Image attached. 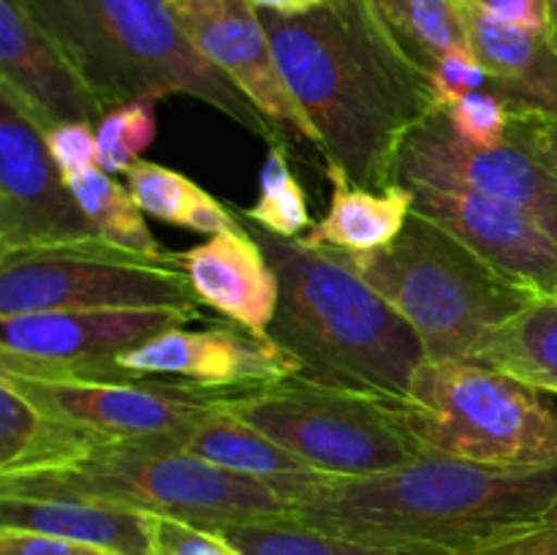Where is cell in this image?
<instances>
[{
	"mask_svg": "<svg viewBox=\"0 0 557 555\" xmlns=\"http://www.w3.org/2000/svg\"><path fill=\"white\" fill-rule=\"evenodd\" d=\"M544 134H547L549 147H553V152L557 156V123H547V120H544Z\"/></svg>",
	"mask_w": 557,
	"mask_h": 555,
	"instance_id": "cell-40",
	"label": "cell"
},
{
	"mask_svg": "<svg viewBox=\"0 0 557 555\" xmlns=\"http://www.w3.org/2000/svg\"><path fill=\"white\" fill-rule=\"evenodd\" d=\"M326 177L332 183L330 210L310 226L302 243L368 254L400 237L413 212V190L408 185L395 183L384 190L362 188L335 169H326Z\"/></svg>",
	"mask_w": 557,
	"mask_h": 555,
	"instance_id": "cell-23",
	"label": "cell"
},
{
	"mask_svg": "<svg viewBox=\"0 0 557 555\" xmlns=\"http://www.w3.org/2000/svg\"><path fill=\"white\" fill-rule=\"evenodd\" d=\"M536 528H557V495L547 504V509L539 515Z\"/></svg>",
	"mask_w": 557,
	"mask_h": 555,
	"instance_id": "cell-39",
	"label": "cell"
},
{
	"mask_svg": "<svg viewBox=\"0 0 557 555\" xmlns=\"http://www.w3.org/2000/svg\"><path fill=\"white\" fill-rule=\"evenodd\" d=\"M259 11H272V14L281 16H299L308 14V11L319 9L326 0H250Z\"/></svg>",
	"mask_w": 557,
	"mask_h": 555,
	"instance_id": "cell-38",
	"label": "cell"
},
{
	"mask_svg": "<svg viewBox=\"0 0 557 555\" xmlns=\"http://www.w3.org/2000/svg\"><path fill=\"white\" fill-rule=\"evenodd\" d=\"M228 411L326 477H370L428 457L408 424L406 397L294 375L239 392Z\"/></svg>",
	"mask_w": 557,
	"mask_h": 555,
	"instance_id": "cell-8",
	"label": "cell"
},
{
	"mask_svg": "<svg viewBox=\"0 0 557 555\" xmlns=\"http://www.w3.org/2000/svg\"><path fill=\"white\" fill-rule=\"evenodd\" d=\"M201 308H87L0 316V373L20 379H131L117 357Z\"/></svg>",
	"mask_w": 557,
	"mask_h": 555,
	"instance_id": "cell-11",
	"label": "cell"
},
{
	"mask_svg": "<svg viewBox=\"0 0 557 555\" xmlns=\"http://www.w3.org/2000/svg\"><path fill=\"white\" fill-rule=\"evenodd\" d=\"M69 188L74 190L76 201L90 218L98 237L131 254L150 256V259H172V250L163 248L152 237L150 226L145 221V210L136 205L128 185H120L112 174L92 166L85 172L69 174Z\"/></svg>",
	"mask_w": 557,
	"mask_h": 555,
	"instance_id": "cell-27",
	"label": "cell"
},
{
	"mask_svg": "<svg viewBox=\"0 0 557 555\" xmlns=\"http://www.w3.org/2000/svg\"><path fill=\"white\" fill-rule=\"evenodd\" d=\"M125 185L147 215L172 226L194 229L201 234H226L243 229V218L228 205L185 177L183 172L156 161H139L125 172Z\"/></svg>",
	"mask_w": 557,
	"mask_h": 555,
	"instance_id": "cell-25",
	"label": "cell"
},
{
	"mask_svg": "<svg viewBox=\"0 0 557 555\" xmlns=\"http://www.w3.org/2000/svg\"><path fill=\"white\" fill-rule=\"evenodd\" d=\"M341 254L417 330L428 359L471 362L498 326L547 297L417 210L386 248Z\"/></svg>",
	"mask_w": 557,
	"mask_h": 555,
	"instance_id": "cell-5",
	"label": "cell"
},
{
	"mask_svg": "<svg viewBox=\"0 0 557 555\" xmlns=\"http://www.w3.org/2000/svg\"><path fill=\"white\" fill-rule=\"evenodd\" d=\"M555 495L557 466L495 468L428 455L370 477L319 479L292 498V520L373 547L460 553L536 528Z\"/></svg>",
	"mask_w": 557,
	"mask_h": 555,
	"instance_id": "cell-2",
	"label": "cell"
},
{
	"mask_svg": "<svg viewBox=\"0 0 557 555\" xmlns=\"http://www.w3.org/2000/svg\"><path fill=\"white\" fill-rule=\"evenodd\" d=\"M117 365L139 375H172L223 390H261L302 375L286 348L234 321L207 330L174 326L120 354Z\"/></svg>",
	"mask_w": 557,
	"mask_h": 555,
	"instance_id": "cell-16",
	"label": "cell"
},
{
	"mask_svg": "<svg viewBox=\"0 0 557 555\" xmlns=\"http://www.w3.org/2000/svg\"><path fill=\"white\" fill-rule=\"evenodd\" d=\"M471 362L500 370L542 392H557V299L542 297L511 316L484 341Z\"/></svg>",
	"mask_w": 557,
	"mask_h": 555,
	"instance_id": "cell-24",
	"label": "cell"
},
{
	"mask_svg": "<svg viewBox=\"0 0 557 555\" xmlns=\"http://www.w3.org/2000/svg\"><path fill=\"white\" fill-rule=\"evenodd\" d=\"M44 141L65 177L98 166V136L92 123L54 125V128L44 131Z\"/></svg>",
	"mask_w": 557,
	"mask_h": 555,
	"instance_id": "cell-34",
	"label": "cell"
},
{
	"mask_svg": "<svg viewBox=\"0 0 557 555\" xmlns=\"http://www.w3.org/2000/svg\"><path fill=\"white\" fill-rule=\"evenodd\" d=\"M0 555H114L109 550L90 544L71 542L52 533L20 531V528H0Z\"/></svg>",
	"mask_w": 557,
	"mask_h": 555,
	"instance_id": "cell-35",
	"label": "cell"
},
{
	"mask_svg": "<svg viewBox=\"0 0 557 555\" xmlns=\"http://www.w3.org/2000/svg\"><path fill=\"white\" fill-rule=\"evenodd\" d=\"M277 65L319 134L326 169L395 185L403 145L435 114L433 82L395 41L373 0H326L299 16L261 11Z\"/></svg>",
	"mask_w": 557,
	"mask_h": 555,
	"instance_id": "cell-1",
	"label": "cell"
},
{
	"mask_svg": "<svg viewBox=\"0 0 557 555\" xmlns=\"http://www.w3.org/2000/svg\"><path fill=\"white\" fill-rule=\"evenodd\" d=\"M103 109L194 96L267 145L286 141L232 79L207 63L169 0H30Z\"/></svg>",
	"mask_w": 557,
	"mask_h": 555,
	"instance_id": "cell-4",
	"label": "cell"
},
{
	"mask_svg": "<svg viewBox=\"0 0 557 555\" xmlns=\"http://www.w3.org/2000/svg\"><path fill=\"white\" fill-rule=\"evenodd\" d=\"M87 308H199L180 254L150 259L101 237L0 250V316Z\"/></svg>",
	"mask_w": 557,
	"mask_h": 555,
	"instance_id": "cell-9",
	"label": "cell"
},
{
	"mask_svg": "<svg viewBox=\"0 0 557 555\" xmlns=\"http://www.w3.org/2000/svg\"><path fill=\"white\" fill-rule=\"evenodd\" d=\"M547 3H549V33H553L557 44V0H547Z\"/></svg>",
	"mask_w": 557,
	"mask_h": 555,
	"instance_id": "cell-41",
	"label": "cell"
},
{
	"mask_svg": "<svg viewBox=\"0 0 557 555\" xmlns=\"http://www.w3.org/2000/svg\"><path fill=\"white\" fill-rule=\"evenodd\" d=\"M435 555H557V528H528V531L498 536L487 544Z\"/></svg>",
	"mask_w": 557,
	"mask_h": 555,
	"instance_id": "cell-36",
	"label": "cell"
},
{
	"mask_svg": "<svg viewBox=\"0 0 557 555\" xmlns=\"http://www.w3.org/2000/svg\"><path fill=\"white\" fill-rule=\"evenodd\" d=\"M555 395H557V392H555Z\"/></svg>",
	"mask_w": 557,
	"mask_h": 555,
	"instance_id": "cell-44",
	"label": "cell"
},
{
	"mask_svg": "<svg viewBox=\"0 0 557 555\" xmlns=\"http://www.w3.org/2000/svg\"><path fill=\"white\" fill-rule=\"evenodd\" d=\"M237 212L248 223L277 234V237L302 239V234L310 232L313 221H310L308 196H305L297 174L292 172L286 141L270 145L259 174V199Z\"/></svg>",
	"mask_w": 557,
	"mask_h": 555,
	"instance_id": "cell-29",
	"label": "cell"
},
{
	"mask_svg": "<svg viewBox=\"0 0 557 555\" xmlns=\"http://www.w3.org/2000/svg\"><path fill=\"white\" fill-rule=\"evenodd\" d=\"M406 417L428 455L495 468L557 466V411L542 390L484 365L428 359L413 373Z\"/></svg>",
	"mask_w": 557,
	"mask_h": 555,
	"instance_id": "cell-7",
	"label": "cell"
},
{
	"mask_svg": "<svg viewBox=\"0 0 557 555\" xmlns=\"http://www.w3.org/2000/svg\"><path fill=\"white\" fill-rule=\"evenodd\" d=\"M98 237L44 131L0 92V250Z\"/></svg>",
	"mask_w": 557,
	"mask_h": 555,
	"instance_id": "cell-13",
	"label": "cell"
},
{
	"mask_svg": "<svg viewBox=\"0 0 557 555\" xmlns=\"http://www.w3.org/2000/svg\"><path fill=\"white\" fill-rule=\"evenodd\" d=\"M395 183L506 199L533 212L557 237V156L544 120L511 114L504 145L471 147L451 134L444 112L430 114L403 145Z\"/></svg>",
	"mask_w": 557,
	"mask_h": 555,
	"instance_id": "cell-10",
	"label": "cell"
},
{
	"mask_svg": "<svg viewBox=\"0 0 557 555\" xmlns=\"http://www.w3.org/2000/svg\"><path fill=\"white\" fill-rule=\"evenodd\" d=\"M156 555H161V553H156Z\"/></svg>",
	"mask_w": 557,
	"mask_h": 555,
	"instance_id": "cell-43",
	"label": "cell"
},
{
	"mask_svg": "<svg viewBox=\"0 0 557 555\" xmlns=\"http://www.w3.org/2000/svg\"><path fill=\"white\" fill-rule=\"evenodd\" d=\"M435 112H449L457 101L476 90H487L490 76L473 52H451L430 69Z\"/></svg>",
	"mask_w": 557,
	"mask_h": 555,
	"instance_id": "cell-32",
	"label": "cell"
},
{
	"mask_svg": "<svg viewBox=\"0 0 557 555\" xmlns=\"http://www.w3.org/2000/svg\"><path fill=\"white\" fill-rule=\"evenodd\" d=\"M156 553L161 555H243L221 531L156 517Z\"/></svg>",
	"mask_w": 557,
	"mask_h": 555,
	"instance_id": "cell-33",
	"label": "cell"
},
{
	"mask_svg": "<svg viewBox=\"0 0 557 555\" xmlns=\"http://www.w3.org/2000/svg\"><path fill=\"white\" fill-rule=\"evenodd\" d=\"M0 92L41 131L107 114L30 0H0Z\"/></svg>",
	"mask_w": 557,
	"mask_h": 555,
	"instance_id": "cell-15",
	"label": "cell"
},
{
	"mask_svg": "<svg viewBox=\"0 0 557 555\" xmlns=\"http://www.w3.org/2000/svg\"><path fill=\"white\" fill-rule=\"evenodd\" d=\"M114 441L120 439L49 417L0 379V477L71 466Z\"/></svg>",
	"mask_w": 557,
	"mask_h": 555,
	"instance_id": "cell-22",
	"label": "cell"
},
{
	"mask_svg": "<svg viewBox=\"0 0 557 555\" xmlns=\"http://www.w3.org/2000/svg\"><path fill=\"white\" fill-rule=\"evenodd\" d=\"M156 103L134 101L114 107L98 120V169L107 174H125L141 161L147 147L156 141Z\"/></svg>",
	"mask_w": 557,
	"mask_h": 555,
	"instance_id": "cell-30",
	"label": "cell"
},
{
	"mask_svg": "<svg viewBox=\"0 0 557 555\" xmlns=\"http://www.w3.org/2000/svg\"><path fill=\"white\" fill-rule=\"evenodd\" d=\"M375 11L413 63L430 74L451 52H473L462 0H373Z\"/></svg>",
	"mask_w": 557,
	"mask_h": 555,
	"instance_id": "cell-26",
	"label": "cell"
},
{
	"mask_svg": "<svg viewBox=\"0 0 557 555\" xmlns=\"http://www.w3.org/2000/svg\"><path fill=\"white\" fill-rule=\"evenodd\" d=\"M180 261L199 305L267 337L281 303V278L245 221L239 232L215 234L180 254Z\"/></svg>",
	"mask_w": 557,
	"mask_h": 555,
	"instance_id": "cell-18",
	"label": "cell"
},
{
	"mask_svg": "<svg viewBox=\"0 0 557 555\" xmlns=\"http://www.w3.org/2000/svg\"><path fill=\"white\" fill-rule=\"evenodd\" d=\"M196 52L232 79L283 134L319 150V134L288 90L261 11L250 0H169Z\"/></svg>",
	"mask_w": 557,
	"mask_h": 555,
	"instance_id": "cell-14",
	"label": "cell"
},
{
	"mask_svg": "<svg viewBox=\"0 0 557 555\" xmlns=\"http://www.w3.org/2000/svg\"><path fill=\"white\" fill-rule=\"evenodd\" d=\"M0 528L52 533L114 555H156V515L98 501L0 495Z\"/></svg>",
	"mask_w": 557,
	"mask_h": 555,
	"instance_id": "cell-20",
	"label": "cell"
},
{
	"mask_svg": "<svg viewBox=\"0 0 557 555\" xmlns=\"http://www.w3.org/2000/svg\"><path fill=\"white\" fill-rule=\"evenodd\" d=\"M413 210L428 215L506 275L553 297L557 286V237L525 207L476 190L408 185Z\"/></svg>",
	"mask_w": 557,
	"mask_h": 555,
	"instance_id": "cell-17",
	"label": "cell"
},
{
	"mask_svg": "<svg viewBox=\"0 0 557 555\" xmlns=\"http://www.w3.org/2000/svg\"><path fill=\"white\" fill-rule=\"evenodd\" d=\"M553 297H555V299H557V286H555V292H553Z\"/></svg>",
	"mask_w": 557,
	"mask_h": 555,
	"instance_id": "cell-42",
	"label": "cell"
},
{
	"mask_svg": "<svg viewBox=\"0 0 557 555\" xmlns=\"http://www.w3.org/2000/svg\"><path fill=\"white\" fill-rule=\"evenodd\" d=\"M223 536L243 555H419L408 550H386L351 539L321 533L292 517L281 520L243 522L221 528Z\"/></svg>",
	"mask_w": 557,
	"mask_h": 555,
	"instance_id": "cell-28",
	"label": "cell"
},
{
	"mask_svg": "<svg viewBox=\"0 0 557 555\" xmlns=\"http://www.w3.org/2000/svg\"><path fill=\"white\" fill-rule=\"evenodd\" d=\"M446 114L451 134L471 147L504 145L511 128V112L493 90H476L457 101Z\"/></svg>",
	"mask_w": 557,
	"mask_h": 555,
	"instance_id": "cell-31",
	"label": "cell"
},
{
	"mask_svg": "<svg viewBox=\"0 0 557 555\" xmlns=\"http://www.w3.org/2000/svg\"><path fill=\"white\" fill-rule=\"evenodd\" d=\"M487 14L498 16L504 22H515L522 27H536L547 30L549 27V3L547 0H466Z\"/></svg>",
	"mask_w": 557,
	"mask_h": 555,
	"instance_id": "cell-37",
	"label": "cell"
},
{
	"mask_svg": "<svg viewBox=\"0 0 557 555\" xmlns=\"http://www.w3.org/2000/svg\"><path fill=\"white\" fill-rule=\"evenodd\" d=\"M245 226L281 278L267 337L297 359L305 379L408 397L413 373L428 362L417 330L341 250L277 237L248 221Z\"/></svg>",
	"mask_w": 557,
	"mask_h": 555,
	"instance_id": "cell-3",
	"label": "cell"
},
{
	"mask_svg": "<svg viewBox=\"0 0 557 555\" xmlns=\"http://www.w3.org/2000/svg\"><path fill=\"white\" fill-rule=\"evenodd\" d=\"M20 395L44 414L112 439H166L188 433L210 414L228 408L232 397L250 390H223L163 375L131 379H20L5 375Z\"/></svg>",
	"mask_w": 557,
	"mask_h": 555,
	"instance_id": "cell-12",
	"label": "cell"
},
{
	"mask_svg": "<svg viewBox=\"0 0 557 555\" xmlns=\"http://www.w3.org/2000/svg\"><path fill=\"white\" fill-rule=\"evenodd\" d=\"M180 449L190 452L212 466L270 484L288 504L299 490L326 477L228 408L210 414L188 433L180 435Z\"/></svg>",
	"mask_w": 557,
	"mask_h": 555,
	"instance_id": "cell-21",
	"label": "cell"
},
{
	"mask_svg": "<svg viewBox=\"0 0 557 555\" xmlns=\"http://www.w3.org/2000/svg\"><path fill=\"white\" fill-rule=\"evenodd\" d=\"M0 495L98 501L210 531L292 517L277 490L183 452L180 435L114 441L71 466L9 473L0 477Z\"/></svg>",
	"mask_w": 557,
	"mask_h": 555,
	"instance_id": "cell-6",
	"label": "cell"
},
{
	"mask_svg": "<svg viewBox=\"0 0 557 555\" xmlns=\"http://www.w3.org/2000/svg\"><path fill=\"white\" fill-rule=\"evenodd\" d=\"M466 3V0H462ZM471 49L511 114L557 123V44L553 33L504 22L466 3Z\"/></svg>",
	"mask_w": 557,
	"mask_h": 555,
	"instance_id": "cell-19",
	"label": "cell"
}]
</instances>
